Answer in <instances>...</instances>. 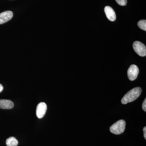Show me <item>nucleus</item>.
Returning a JSON list of instances; mask_svg holds the SVG:
<instances>
[{"label": "nucleus", "mask_w": 146, "mask_h": 146, "mask_svg": "<svg viewBox=\"0 0 146 146\" xmlns=\"http://www.w3.org/2000/svg\"><path fill=\"white\" fill-rule=\"evenodd\" d=\"M142 89L140 87L133 88L125 95L122 99L121 102L123 104H126L129 103L136 100L141 96Z\"/></svg>", "instance_id": "obj_1"}, {"label": "nucleus", "mask_w": 146, "mask_h": 146, "mask_svg": "<svg viewBox=\"0 0 146 146\" xmlns=\"http://www.w3.org/2000/svg\"><path fill=\"white\" fill-rule=\"evenodd\" d=\"M125 125L126 122L124 120H119L110 127V130L113 134L119 135L124 131Z\"/></svg>", "instance_id": "obj_2"}, {"label": "nucleus", "mask_w": 146, "mask_h": 146, "mask_svg": "<svg viewBox=\"0 0 146 146\" xmlns=\"http://www.w3.org/2000/svg\"><path fill=\"white\" fill-rule=\"evenodd\" d=\"M133 47L135 52L139 56H146V47L143 44L139 41H136L133 43Z\"/></svg>", "instance_id": "obj_3"}, {"label": "nucleus", "mask_w": 146, "mask_h": 146, "mask_svg": "<svg viewBox=\"0 0 146 146\" xmlns=\"http://www.w3.org/2000/svg\"><path fill=\"white\" fill-rule=\"evenodd\" d=\"M138 67L135 65H131L127 70V76L131 81H133L137 78L139 74Z\"/></svg>", "instance_id": "obj_4"}, {"label": "nucleus", "mask_w": 146, "mask_h": 146, "mask_svg": "<svg viewBox=\"0 0 146 146\" xmlns=\"http://www.w3.org/2000/svg\"><path fill=\"white\" fill-rule=\"evenodd\" d=\"M47 109L46 104L44 102H41L36 106V115L37 117L41 119L44 116Z\"/></svg>", "instance_id": "obj_5"}, {"label": "nucleus", "mask_w": 146, "mask_h": 146, "mask_svg": "<svg viewBox=\"0 0 146 146\" xmlns=\"http://www.w3.org/2000/svg\"><path fill=\"white\" fill-rule=\"evenodd\" d=\"M13 16V12L7 11L0 13V24H2L9 21Z\"/></svg>", "instance_id": "obj_6"}, {"label": "nucleus", "mask_w": 146, "mask_h": 146, "mask_svg": "<svg viewBox=\"0 0 146 146\" xmlns=\"http://www.w3.org/2000/svg\"><path fill=\"white\" fill-rule=\"evenodd\" d=\"M105 13L109 21H114L116 19V13L114 9L110 6H106L104 8Z\"/></svg>", "instance_id": "obj_7"}, {"label": "nucleus", "mask_w": 146, "mask_h": 146, "mask_svg": "<svg viewBox=\"0 0 146 146\" xmlns=\"http://www.w3.org/2000/svg\"><path fill=\"white\" fill-rule=\"evenodd\" d=\"M14 104L11 101L7 100H0V108L10 109L13 108Z\"/></svg>", "instance_id": "obj_8"}, {"label": "nucleus", "mask_w": 146, "mask_h": 146, "mask_svg": "<svg viewBox=\"0 0 146 146\" xmlns=\"http://www.w3.org/2000/svg\"><path fill=\"white\" fill-rule=\"evenodd\" d=\"M6 143L7 146H17L18 145V142L15 137H11L6 140Z\"/></svg>", "instance_id": "obj_9"}, {"label": "nucleus", "mask_w": 146, "mask_h": 146, "mask_svg": "<svg viewBox=\"0 0 146 146\" xmlns=\"http://www.w3.org/2000/svg\"><path fill=\"white\" fill-rule=\"evenodd\" d=\"M138 27L141 29L146 31V21L145 20H141L138 23Z\"/></svg>", "instance_id": "obj_10"}, {"label": "nucleus", "mask_w": 146, "mask_h": 146, "mask_svg": "<svg viewBox=\"0 0 146 146\" xmlns=\"http://www.w3.org/2000/svg\"><path fill=\"white\" fill-rule=\"evenodd\" d=\"M119 5L125 6L127 3V0H115Z\"/></svg>", "instance_id": "obj_11"}, {"label": "nucleus", "mask_w": 146, "mask_h": 146, "mask_svg": "<svg viewBox=\"0 0 146 146\" xmlns=\"http://www.w3.org/2000/svg\"><path fill=\"white\" fill-rule=\"evenodd\" d=\"M142 108L145 112H146V98L144 100L143 105H142Z\"/></svg>", "instance_id": "obj_12"}, {"label": "nucleus", "mask_w": 146, "mask_h": 146, "mask_svg": "<svg viewBox=\"0 0 146 146\" xmlns=\"http://www.w3.org/2000/svg\"><path fill=\"white\" fill-rule=\"evenodd\" d=\"M143 132H144V137L145 138V139H146V127H145L143 128Z\"/></svg>", "instance_id": "obj_13"}, {"label": "nucleus", "mask_w": 146, "mask_h": 146, "mask_svg": "<svg viewBox=\"0 0 146 146\" xmlns=\"http://www.w3.org/2000/svg\"><path fill=\"white\" fill-rule=\"evenodd\" d=\"M3 89V87L2 85L0 84V93L2 91Z\"/></svg>", "instance_id": "obj_14"}]
</instances>
